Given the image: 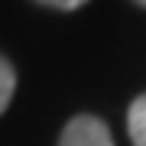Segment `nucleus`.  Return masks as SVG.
Segmentation results:
<instances>
[{
  "instance_id": "4",
  "label": "nucleus",
  "mask_w": 146,
  "mask_h": 146,
  "mask_svg": "<svg viewBox=\"0 0 146 146\" xmlns=\"http://www.w3.org/2000/svg\"><path fill=\"white\" fill-rule=\"evenodd\" d=\"M39 3L55 7V10H78V7H84L88 0H39Z\"/></svg>"
},
{
  "instance_id": "3",
  "label": "nucleus",
  "mask_w": 146,
  "mask_h": 146,
  "mask_svg": "<svg viewBox=\"0 0 146 146\" xmlns=\"http://www.w3.org/2000/svg\"><path fill=\"white\" fill-rule=\"evenodd\" d=\"M13 91H16V72H13V65L7 62L3 55H0V114L10 107Z\"/></svg>"
},
{
  "instance_id": "2",
  "label": "nucleus",
  "mask_w": 146,
  "mask_h": 146,
  "mask_svg": "<svg viewBox=\"0 0 146 146\" xmlns=\"http://www.w3.org/2000/svg\"><path fill=\"white\" fill-rule=\"evenodd\" d=\"M127 133L133 146H146V94H140L127 110Z\"/></svg>"
},
{
  "instance_id": "5",
  "label": "nucleus",
  "mask_w": 146,
  "mask_h": 146,
  "mask_svg": "<svg viewBox=\"0 0 146 146\" xmlns=\"http://www.w3.org/2000/svg\"><path fill=\"white\" fill-rule=\"evenodd\" d=\"M136 3H143V7H146V0H136Z\"/></svg>"
},
{
  "instance_id": "1",
  "label": "nucleus",
  "mask_w": 146,
  "mask_h": 146,
  "mask_svg": "<svg viewBox=\"0 0 146 146\" xmlns=\"http://www.w3.org/2000/svg\"><path fill=\"white\" fill-rule=\"evenodd\" d=\"M58 146H114V140H110V130L104 120H98L91 114H78L65 123Z\"/></svg>"
}]
</instances>
